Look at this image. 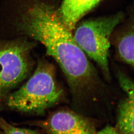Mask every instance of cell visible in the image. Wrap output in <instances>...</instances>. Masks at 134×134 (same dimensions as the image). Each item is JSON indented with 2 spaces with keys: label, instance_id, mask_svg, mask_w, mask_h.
Returning a JSON list of instances; mask_svg holds the SVG:
<instances>
[{
  "label": "cell",
  "instance_id": "6da1fadb",
  "mask_svg": "<svg viewBox=\"0 0 134 134\" xmlns=\"http://www.w3.org/2000/svg\"><path fill=\"white\" fill-rule=\"evenodd\" d=\"M20 25L26 34L44 46L47 55L60 65L76 106L82 107L97 101L94 94L98 85L96 71L62 22L59 10L37 3L24 14Z\"/></svg>",
  "mask_w": 134,
  "mask_h": 134
},
{
  "label": "cell",
  "instance_id": "7a4b0ae2",
  "mask_svg": "<svg viewBox=\"0 0 134 134\" xmlns=\"http://www.w3.org/2000/svg\"><path fill=\"white\" fill-rule=\"evenodd\" d=\"M63 97L54 68L48 62H41L28 81L7 96L6 105L13 110L40 115L58 104Z\"/></svg>",
  "mask_w": 134,
  "mask_h": 134
},
{
  "label": "cell",
  "instance_id": "3957f363",
  "mask_svg": "<svg viewBox=\"0 0 134 134\" xmlns=\"http://www.w3.org/2000/svg\"><path fill=\"white\" fill-rule=\"evenodd\" d=\"M122 16L118 14L85 20L76 25L73 34L78 45L86 55L95 61L109 78V51L110 38Z\"/></svg>",
  "mask_w": 134,
  "mask_h": 134
},
{
  "label": "cell",
  "instance_id": "277c9868",
  "mask_svg": "<svg viewBox=\"0 0 134 134\" xmlns=\"http://www.w3.org/2000/svg\"><path fill=\"white\" fill-rule=\"evenodd\" d=\"M32 46L26 42L0 45V101L28 75Z\"/></svg>",
  "mask_w": 134,
  "mask_h": 134
},
{
  "label": "cell",
  "instance_id": "5b68a950",
  "mask_svg": "<svg viewBox=\"0 0 134 134\" xmlns=\"http://www.w3.org/2000/svg\"><path fill=\"white\" fill-rule=\"evenodd\" d=\"M34 123L47 134H96L97 132L92 120L70 110L54 111L44 120Z\"/></svg>",
  "mask_w": 134,
  "mask_h": 134
},
{
  "label": "cell",
  "instance_id": "8992f818",
  "mask_svg": "<svg viewBox=\"0 0 134 134\" xmlns=\"http://www.w3.org/2000/svg\"><path fill=\"white\" fill-rule=\"evenodd\" d=\"M101 0H63L59 12L62 22L71 32L81 18Z\"/></svg>",
  "mask_w": 134,
  "mask_h": 134
},
{
  "label": "cell",
  "instance_id": "52a82bcc",
  "mask_svg": "<svg viewBox=\"0 0 134 134\" xmlns=\"http://www.w3.org/2000/svg\"><path fill=\"white\" fill-rule=\"evenodd\" d=\"M134 99L127 97L118 105L115 129L119 134H134Z\"/></svg>",
  "mask_w": 134,
  "mask_h": 134
},
{
  "label": "cell",
  "instance_id": "ba28073f",
  "mask_svg": "<svg viewBox=\"0 0 134 134\" xmlns=\"http://www.w3.org/2000/svg\"><path fill=\"white\" fill-rule=\"evenodd\" d=\"M117 51L120 59L125 63L134 66V28H129L117 42Z\"/></svg>",
  "mask_w": 134,
  "mask_h": 134
},
{
  "label": "cell",
  "instance_id": "9c48e42d",
  "mask_svg": "<svg viewBox=\"0 0 134 134\" xmlns=\"http://www.w3.org/2000/svg\"><path fill=\"white\" fill-rule=\"evenodd\" d=\"M0 134H41L36 131L16 127L0 118Z\"/></svg>",
  "mask_w": 134,
  "mask_h": 134
},
{
  "label": "cell",
  "instance_id": "30bf717a",
  "mask_svg": "<svg viewBox=\"0 0 134 134\" xmlns=\"http://www.w3.org/2000/svg\"><path fill=\"white\" fill-rule=\"evenodd\" d=\"M118 79L120 87L125 92L127 97L131 99H134L133 81L130 78L121 72L118 74Z\"/></svg>",
  "mask_w": 134,
  "mask_h": 134
},
{
  "label": "cell",
  "instance_id": "8fae6325",
  "mask_svg": "<svg viewBox=\"0 0 134 134\" xmlns=\"http://www.w3.org/2000/svg\"><path fill=\"white\" fill-rule=\"evenodd\" d=\"M96 134H119L115 127L108 125L97 132Z\"/></svg>",
  "mask_w": 134,
  "mask_h": 134
}]
</instances>
